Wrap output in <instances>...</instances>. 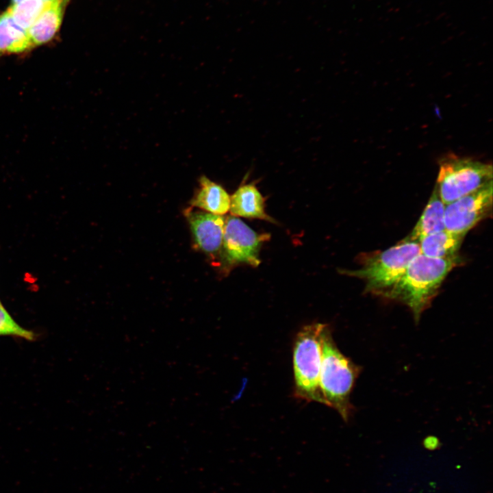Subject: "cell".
Instances as JSON below:
<instances>
[{"instance_id":"8992f818","label":"cell","mask_w":493,"mask_h":493,"mask_svg":"<svg viewBox=\"0 0 493 493\" xmlns=\"http://www.w3.org/2000/svg\"><path fill=\"white\" fill-rule=\"evenodd\" d=\"M269 238L268 233H257L238 217L231 215L225 218L219 257L223 269L229 271L241 264L259 266L260 249Z\"/></svg>"},{"instance_id":"8fae6325","label":"cell","mask_w":493,"mask_h":493,"mask_svg":"<svg viewBox=\"0 0 493 493\" xmlns=\"http://www.w3.org/2000/svg\"><path fill=\"white\" fill-rule=\"evenodd\" d=\"M199 186L190 204L205 212L223 215L229 210L230 195L220 185L203 175L199 179Z\"/></svg>"},{"instance_id":"52a82bcc","label":"cell","mask_w":493,"mask_h":493,"mask_svg":"<svg viewBox=\"0 0 493 493\" xmlns=\"http://www.w3.org/2000/svg\"><path fill=\"white\" fill-rule=\"evenodd\" d=\"M492 181L477 190L445 205L444 225L448 231L465 236L492 214Z\"/></svg>"},{"instance_id":"30bf717a","label":"cell","mask_w":493,"mask_h":493,"mask_svg":"<svg viewBox=\"0 0 493 493\" xmlns=\"http://www.w3.org/2000/svg\"><path fill=\"white\" fill-rule=\"evenodd\" d=\"M71 0H55L40 14L27 30L34 48L51 41L59 31L66 8Z\"/></svg>"},{"instance_id":"6da1fadb","label":"cell","mask_w":493,"mask_h":493,"mask_svg":"<svg viewBox=\"0 0 493 493\" xmlns=\"http://www.w3.org/2000/svg\"><path fill=\"white\" fill-rule=\"evenodd\" d=\"M462 263L460 257L433 258L418 254L384 297L407 305L418 322L430 305L448 274Z\"/></svg>"},{"instance_id":"2e32d148","label":"cell","mask_w":493,"mask_h":493,"mask_svg":"<svg viewBox=\"0 0 493 493\" xmlns=\"http://www.w3.org/2000/svg\"><path fill=\"white\" fill-rule=\"evenodd\" d=\"M0 336H13L34 340L35 334L19 325L5 309L0 301Z\"/></svg>"},{"instance_id":"4fadbf2b","label":"cell","mask_w":493,"mask_h":493,"mask_svg":"<svg viewBox=\"0 0 493 493\" xmlns=\"http://www.w3.org/2000/svg\"><path fill=\"white\" fill-rule=\"evenodd\" d=\"M34 49L27 30L20 27L8 10L0 14V55L21 54Z\"/></svg>"},{"instance_id":"9c48e42d","label":"cell","mask_w":493,"mask_h":493,"mask_svg":"<svg viewBox=\"0 0 493 493\" xmlns=\"http://www.w3.org/2000/svg\"><path fill=\"white\" fill-rule=\"evenodd\" d=\"M231 216L260 219L272 223L275 220L265 211L264 198L255 182L241 184L230 196L229 210Z\"/></svg>"},{"instance_id":"277c9868","label":"cell","mask_w":493,"mask_h":493,"mask_svg":"<svg viewBox=\"0 0 493 493\" xmlns=\"http://www.w3.org/2000/svg\"><path fill=\"white\" fill-rule=\"evenodd\" d=\"M326 324L304 326L293 344L294 396L326 405L319 386L322 359V333Z\"/></svg>"},{"instance_id":"5bb4252c","label":"cell","mask_w":493,"mask_h":493,"mask_svg":"<svg viewBox=\"0 0 493 493\" xmlns=\"http://www.w3.org/2000/svg\"><path fill=\"white\" fill-rule=\"evenodd\" d=\"M464 237L446 229L430 234L418 242L420 253L433 258L457 256Z\"/></svg>"},{"instance_id":"e0dca14e","label":"cell","mask_w":493,"mask_h":493,"mask_svg":"<svg viewBox=\"0 0 493 493\" xmlns=\"http://www.w3.org/2000/svg\"><path fill=\"white\" fill-rule=\"evenodd\" d=\"M20 1V0H11V3H14V2H16V1ZM44 1H47V2H51V1H55V0H44Z\"/></svg>"},{"instance_id":"7c38bea8","label":"cell","mask_w":493,"mask_h":493,"mask_svg":"<svg viewBox=\"0 0 493 493\" xmlns=\"http://www.w3.org/2000/svg\"><path fill=\"white\" fill-rule=\"evenodd\" d=\"M444 210L445 204L435 187L420 217L406 238L418 242L427 236L444 230Z\"/></svg>"},{"instance_id":"5b68a950","label":"cell","mask_w":493,"mask_h":493,"mask_svg":"<svg viewBox=\"0 0 493 493\" xmlns=\"http://www.w3.org/2000/svg\"><path fill=\"white\" fill-rule=\"evenodd\" d=\"M492 166L449 155L440 163L435 188L446 205L492 181Z\"/></svg>"},{"instance_id":"ba28073f","label":"cell","mask_w":493,"mask_h":493,"mask_svg":"<svg viewBox=\"0 0 493 493\" xmlns=\"http://www.w3.org/2000/svg\"><path fill=\"white\" fill-rule=\"evenodd\" d=\"M185 215L198 249L213 259L220 257L225 218L192 207L186 210Z\"/></svg>"},{"instance_id":"7a4b0ae2","label":"cell","mask_w":493,"mask_h":493,"mask_svg":"<svg viewBox=\"0 0 493 493\" xmlns=\"http://www.w3.org/2000/svg\"><path fill=\"white\" fill-rule=\"evenodd\" d=\"M322 359L319 386L326 405L347 422L353 411L351 393L362 368L338 348L329 325L322 333Z\"/></svg>"},{"instance_id":"3957f363","label":"cell","mask_w":493,"mask_h":493,"mask_svg":"<svg viewBox=\"0 0 493 493\" xmlns=\"http://www.w3.org/2000/svg\"><path fill=\"white\" fill-rule=\"evenodd\" d=\"M418 254V242L405 238L394 246L364 257L359 269L339 273L362 279L366 292L384 297Z\"/></svg>"},{"instance_id":"9a60e30c","label":"cell","mask_w":493,"mask_h":493,"mask_svg":"<svg viewBox=\"0 0 493 493\" xmlns=\"http://www.w3.org/2000/svg\"><path fill=\"white\" fill-rule=\"evenodd\" d=\"M51 2L44 0H20L11 3L8 10L16 24L28 30Z\"/></svg>"}]
</instances>
